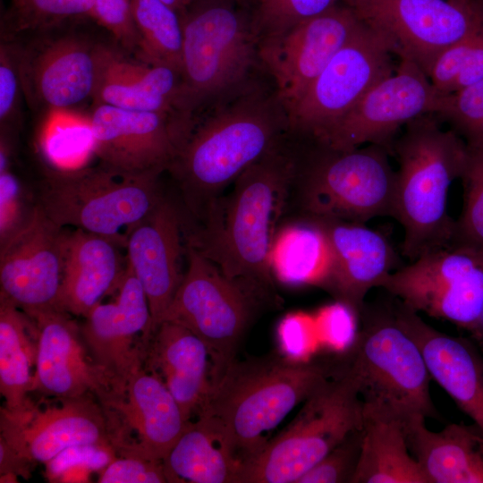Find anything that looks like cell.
I'll return each mask as SVG.
<instances>
[{
  "instance_id": "26",
  "label": "cell",
  "mask_w": 483,
  "mask_h": 483,
  "mask_svg": "<svg viewBox=\"0 0 483 483\" xmlns=\"http://www.w3.org/2000/svg\"><path fill=\"white\" fill-rule=\"evenodd\" d=\"M182 74L163 64L132 59L114 47L98 44V78L93 103L174 115L182 114Z\"/></svg>"
},
{
  "instance_id": "4",
  "label": "cell",
  "mask_w": 483,
  "mask_h": 483,
  "mask_svg": "<svg viewBox=\"0 0 483 483\" xmlns=\"http://www.w3.org/2000/svg\"><path fill=\"white\" fill-rule=\"evenodd\" d=\"M337 371L320 362L276 357L234 360L211 383L199 415L214 417L242 464L269 441L268 434Z\"/></svg>"
},
{
  "instance_id": "16",
  "label": "cell",
  "mask_w": 483,
  "mask_h": 483,
  "mask_svg": "<svg viewBox=\"0 0 483 483\" xmlns=\"http://www.w3.org/2000/svg\"><path fill=\"white\" fill-rule=\"evenodd\" d=\"M99 165L124 176L168 170L191 125L172 114L95 104L89 115Z\"/></svg>"
},
{
  "instance_id": "31",
  "label": "cell",
  "mask_w": 483,
  "mask_h": 483,
  "mask_svg": "<svg viewBox=\"0 0 483 483\" xmlns=\"http://www.w3.org/2000/svg\"><path fill=\"white\" fill-rule=\"evenodd\" d=\"M168 482L237 483L242 462L212 416L191 420L164 459Z\"/></svg>"
},
{
  "instance_id": "9",
  "label": "cell",
  "mask_w": 483,
  "mask_h": 483,
  "mask_svg": "<svg viewBox=\"0 0 483 483\" xmlns=\"http://www.w3.org/2000/svg\"><path fill=\"white\" fill-rule=\"evenodd\" d=\"M160 174L124 176L101 165L52 169L37 205L61 227L72 226L126 242V233L163 199Z\"/></svg>"
},
{
  "instance_id": "37",
  "label": "cell",
  "mask_w": 483,
  "mask_h": 483,
  "mask_svg": "<svg viewBox=\"0 0 483 483\" xmlns=\"http://www.w3.org/2000/svg\"><path fill=\"white\" fill-rule=\"evenodd\" d=\"M428 79L442 96L483 79V26L447 47L435 61Z\"/></svg>"
},
{
  "instance_id": "23",
  "label": "cell",
  "mask_w": 483,
  "mask_h": 483,
  "mask_svg": "<svg viewBox=\"0 0 483 483\" xmlns=\"http://www.w3.org/2000/svg\"><path fill=\"white\" fill-rule=\"evenodd\" d=\"M181 227L176 207L163 198L148 216L126 233L127 265L147 295L152 333L183 276L180 269Z\"/></svg>"
},
{
  "instance_id": "24",
  "label": "cell",
  "mask_w": 483,
  "mask_h": 483,
  "mask_svg": "<svg viewBox=\"0 0 483 483\" xmlns=\"http://www.w3.org/2000/svg\"><path fill=\"white\" fill-rule=\"evenodd\" d=\"M315 219L325 229L333 254L332 273L325 290L360 315L369 292L379 288L399 268L398 255L383 233L364 223Z\"/></svg>"
},
{
  "instance_id": "15",
  "label": "cell",
  "mask_w": 483,
  "mask_h": 483,
  "mask_svg": "<svg viewBox=\"0 0 483 483\" xmlns=\"http://www.w3.org/2000/svg\"><path fill=\"white\" fill-rule=\"evenodd\" d=\"M444 97L416 64L401 58L392 74L374 85L346 114L309 140L339 150L375 144L386 148L391 155L400 129L421 115L439 114Z\"/></svg>"
},
{
  "instance_id": "36",
  "label": "cell",
  "mask_w": 483,
  "mask_h": 483,
  "mask_svg": "<svg viewBox=\"0 0 483 483\" xmlns=\"http://www.w3.org/2000/svg\"><path fill=\"white\" fill-rule=\"evenodd\" d=\"M93 0H4L2 40L27 32H47L72 19L91 16Z\"/></svg>"
},
{
  "instance_id": "48",
  "label": "cell",
  "mask_w": 483,
  "mask_h": 483,
  "mask_svg": "<svg viewBox=\"0 0 483 483\" xmlns=\"http://www.w3.org/2000/svg\"><path fill=\"white\" fill-rule=\"evenodd\" d=\"M171 8L175 10L179 15L190 5L193 0H162Z\"/></svg>"
},
{
  "instance_id": "34",
  "label": "cell",
  "mask_w": 483,
  "mask_h": 483,
  "mask_svg": "<svg viewBox=\"0 0 483 483\" xmlns=\"http://www.w3.org/2000/svg\"><path fill=\"white\" fill-rule=\"evenodd\" d=\"M139 35L138 59L182 74L183 32L179 13L162 0H131Z\"/></svg>"
},
{
  "instance_id": "17",
  "label": "cell",
  "mask_w": 483,
  "mask_h": 483,
  "mask_svg": "<svg viewBox=\"0 0 483 483\" xmlns=\"http://www.w3.org/2000/svg\"><path fill=\"white\" fill-rule=\"evenodd\" d=\"M40 398L30 397L18 411L0 410V436L21 455L36 464L47 463L76 445L112 448L95 394Z\"/></svg>"
},
{
  "instance_id": "20",
  "label": "cell",
  "mask_w": 483,
  "mask_h": 483,
  "mask_svg": "<svg viewBox=\"0 0 483 483\" xmlns=\"http://www.w3.org/2000/svg\"><path fill=\"white\" fill-rule=\"evenodd\" d=\"M15 46L22 92L49 113L72 112L92 98L98 78V44L74 35Z\"/></svg>"
},
{
  "instance_id": "8",
  "label": "cell",
  "mask_w": 483,
  "mask_h": 483,
  "mask_svg": "<svg viewBox=\"0 0 483 483\" xmlns=\"http://www.w3.org/2000/svg\"><path fill=\"white\" fill-rule=\"evenodd\" d=\"M359 317L361 326L346 366L359 381L363 402L403 418L438 419L425 359L399 322L393 302L383 306L365 303Z\"/></svg>"
},
{
  "instance_id": "6",
  "label": "cell",
  "mask_w": 483,
  "mask_h": 483,
  "mask_svg": "<svg viewBox=\"0 0 483 483\" xmlns=\"http://www.w3.org/2000/svg\"><path fill=\"white\" fill-rule=\"evenodd\" d=\"M310 140L294 185L303 216L366 224L395 216L396 171L390 153L369 144L339 150Z\"/></svg>"
},
{
  "instance_id": "49",
  "label": "cell",
  "mask_w": 483,
  "mask_h": 483,
  "mask_svg": "<svg viewBox=\"0 0 483 483\" xmlns=\"http://www.w3.org/2000/svg\"><path fill=\"white\" fill-rule=\"evenodd\" d=\"M479 1L483 5V0H479Z\"/></svg>"
},
{
  "instance_id": "11",
  "label": "cell",
  "mask_w": 483,
  "mask_h": 483,
  "mask_svg": "<svg viewBox=\"0 0 483 483\" xmlns=\"http://www.w3.org/2000/svg\"><path fill=\"white\" fill-rule=\"evenodd\" d=\"M379 288L412 311L474 335L483 317V249L452 242L394 270Z\"/></svg>"
},
{
  "instance_id": "7",
  "label": "cell",
  "mask_w": 483,
  "mask_h": 483,
  "mask_svg": "<svg viewBox=\"0 0 483 483\" xmlns=\"http://www.w3.org/2000/svg\"><path fill=\"white\" fill-rule=\"evenodd\" d=\"M360 385L346 365L305 401L282 432L242 464L237 483H296L362 427Z\"/></svg>"
},
{
  "instance_id": "45",
  "label": "cell",
  "mask_w": 483,
  "mask_h": 483,
  "mask_svg": "<svg viewBox=\"0 0 483 483\" xmlns=\"http://www.w3.org/2000/svg\"><path fill=\"white\" fill-rule=\"evenodd\" d=\"M22 92L15 46L2 40L0 47V122L4 126L17 111Z\"/></svg>"
},
{
  "instance_id": "43",
  "label": "cell",
  "mask_w": 483,
  "mask_h": 483,
  "mask_svg": "<svg viewBox=\"0 0 483 483\" xmlns=\"http://www.w3.org/2000/svg\"><path fill=\"white\" fill-rule=\"evenodd\" d=\"M100 483L168 482L164 461L116 456L100 473Z\"/></svg>"
},
{
  "instance_id": "3",
  "label": "cell",
  "mask_w": 483,
  "mask_h": 483,
  "mask_svg": "<svg viewBox=\"0 0 483 483\" xmlns=\"http://www.w3.org/2000/svg\"><path fill=\"white\" fill-rule=\"evenodd\" d=\"M468 154L464 140L444 130L434 114L403 126L391 149L398 163L395 216L403 229L402 253L413 261L423 253L452 242L454 220L447 200L460 179Z\"/></svg>"
},
{
  "instance_id": "25",
  "label": "cell",
  "mask_w": 483,
  "mask_h": 483,
  "mask_svg": "<svg viewBox=\"0 0 483 483\" xmlns=\"http://www.w3.org/2000/svg\"><path fill=\"white\" fill-rule=\"evenodd\" d=\"M396 317L414 339L428 372L483 431V354L469 339L438 331L394 299Z\"/></svg>"
},
{
  "instance_id": "38",
  "label": "cell",
  "mask_w": 483,
  "mask_h": 483,
  "mask_svg": "<svg viewBox=\"0 0 483 483\" xmlns=\"http://www.w3.org/2000/svg\"><path fill=\"white\" fill-rule=\"evenodd\" d=\"M461 175L463 206L454 220L453 242L483 249V145L469 146Z\"/></svg>"
},
{
  "instance_id": "28",
  "label": "cell",
  "mask_w": 483,
  "mask_h": 483,
  "mask_svg": "<svg viewBox=\"0 0 483 483\" xmlns=\"http://www.w3.org/2000/svg\"><path fill=\"white\" fill-rule=\"evenodd\" d=\"M143 366L163 380L187 420L199 414L211 385L210 354L200 338L181 325L162 321L148 341Z\"/></svg>"
},
{
  "instance_id": "30",
  "label": "cell",
  "mask_w": 483,
  "mask_h": 483,
  "mask_svg": "<svg viewBox=\"0 0 483 483\" xmlns=\"http://www.w3.org/2000/svg\"><path fill=\"white\" fill-rule=\"evenodd\" d=\"M362 442L352 483H429L407 443L403 417L363 402Z\"/></svg>"
},
{
  "instance_id": "29",
  "label": "cell",
  "mask_w": 483,
  "mask_h": 483,
  "mask_svg": "<svg viewBox=\"0 0 483 483\" xmlns=\"http://www.w3.org/2000/svg\"><path fill=\"white\" fill-rule=\"evenodd\" d=\"M407 443L429 483H483V431L476 425L451 423L438 432L426 418H403Z\"/></svg>"
},
{
  "instance_id": "33",
  "label": "cell",
  "mask_w": 483,
  "mask_h": 483,
  "mask_svg": "<svg viewBox=\"0 0 483 483\" xmlns=\"http://www.w3.org/2000/svg\"><path fill=\"white\" fill-rule=\"evenodd\" d=\"M38 331L36 322L9 301L0 298V393L9 411L21 409L37 360Z\"/></svg>"
},
{
  "instance_id": "42",
  "label": "cell",
  "mask_w": 483,
  "mask_h": 483,
  "mask_svg": "<svg viewBox=\"0 0 483 483\" xmlns=\"http://www.w3.org/2000/svg\"><path fill=\"white\" fill-rule=\"evenodd\" d=\"M90 19L106 29L129 53L139 47L131 0H93Z\"/></svg>"
},
{
  "instance_id": "12",
  "label": "cell",
  "mask_w": 483,
  "mask_h": 483,
  "mask_svg": "<svg viewBox=\"0 0 483 483\" xmlns=\"http://www.w3.org/2000/svg\"><path fill=\"white\" fill-rule=\"evenodd\" d=\"M95 396L116 456L164 461L191 421L163 380L143 364L112 374Z\"/></svg>"
},
{
  "instance_id": "5",
  "label": "cell",
  "mask_w": 483,
  "mask_h": 483,
  "mask_svg": "<svg viewBox=\"0 0 483 483\" xmlns=\"http://www.w3.org/2000/svg\"><path fill=\"white\" fill-rule=\"evenodd\" d=\"M182 32L183 116L222 104L248 89L259 58L255 8L242 0H193L180 14Z\"/></svg>"
},
{
  "instance_id": "22",
  "label": "cell",
  "mask_w": 483,
  "mask_h": 483,
  "mask_svg": "<svg viewBox=\"0 0 483 483\" xmlns=\"http://www.w3.org/2000/svg\"><path fill=\"white\" fill-rule=\"evenodd\" d=\"M114 300L100 301L84 317L82 337L95 361L112 374L143 364L152 318L142 285L128 267Z\"/></svg>"
},
{
  "instance_id": "19",
  "label": "cell",
  "mask_w": 483,
  "mask_h": 483,
  "mask_svg": "<svg viewBox=\"0 0 483 483\" xmlns=\"http://www.w3.org/2000/svg\"><path fill=\"white\" fill-rule=\"evenodd\" d=\"M66 233L33 207L24 224L1 243L0 298L29 316L59 309Z\"/></svg>"
},
{
  "instance_id": "27",
  "label": "cell",
  "mask_w": 483,
  "mask_h": 483,
  "mask_svg": "<svg viewBox=\"0 0 483 483\" xmlns=\"http://www.w3.org/2000/svg\"><path fill=\"white\" fill-rule=\"evenodd\" d=\"M119 239L74 228L66 233L59 309L84 317L117 289L127 267Z\"/></svg>"
},
{
  "instance_id": "21",
  "label": "cell",
  "mask_w": 483,
  "mask_h": 483,
  "mask_svg": "<svg viewBox=\"0 0 483 483\" xmlns=\"http://www.w3.org/2000/svg\"><path fill=\"white\" fill-rule=\"evenodd\" d=\"M38 331L37 360L30 394L72 398L97 394L112 373L93 359L79 325L60 309L30 316Z\"/></svg>"
},
{
  "instance_id": "47",
  "label": "cell",
  "mask_w": 483,
  "mask_h": 483,
  "mask_svg": "<svg viewBox=\"0 0 483 483\" xmlns=\"http://www.w3.org/2000/svg\"><path fill=\"white\" fill-rule=\"evenodd\" d=\"M32 462L0 436V482H17L19 476L30 478Z\"/></svg>"
},
{
  "instance_id": "14",
  "label": "cell",
  "mask_w": 483,
  "mask_h": 483,
  "mask_svg": "<svg viewBox=\"0 0 483 483\" xmlns=\"http://www.w3.org/2000/svg\"><path fill=\"white\" fill-rule=\"evenodd\" d=\"M394 55L386 38L360 21L288 112L290 130L316 138L394 72Z\"/></svg>"
},
{
  "instance_id": "46",
  "label": "cell",
  "mask_w": 483,
  "mask_h": 483,
  "mask_svg": "<svg viewBox=\"0 0 483 483\" xmlns=\"http://www.w3.org/2000/svg\"><path fill=\"white\" fill-rule=\"evenodd\" d=\"M21 185L17 177L10 169L0 172L1 243L11 237L27 219L21 217Z\"/></svg>"
},
{
  "instance_id": "41",
  "label": "cell",
  "mask_w": 483,
  "mask_h": 483,
  "mask_svg": "<svg viewBox=\"0 0 483 483\" xmlns=\"http://www.w3.org/2000/svg\"><path fill=\"white\" fill-rule=\"evenodd\" d=\"M362 431L349 434L296 483H352L361 451Z\"/></svg>"
},
{
  "instance_id": "1",
  "label": "cell",
  "mask_w": 483,
  "mask_h": 483,
  "mask_svg": "<svg viewBox=\"0 0 483 483\" xmlns=\"http://www.w3.org/2000/svg\"><path fill=\"white\" fill-rule=\"evenodd\" d=\"M298 161L284 141L268 151L237 177L227 197L208 204L189 243L228 277L270 286L269 253Z\"/></svg>"
},
{
  "instance_id": "2",
  "label": "cell",
  "mask_w": 483,
  "mask_h": 483,
  "mask_svg": "<svg viewBox=\"0 0 483 483\" xmlns=\"http://www.w3.org/2000/svg\"><path fill=\"white\" fill-rule=\"evenodd\" d=\"M287 111L275 90L246 89L192 127L168 170L202 215L219 192L284 141Z\"/></svg>"
},
{
  "instance_id": "35",
  "label": "cell",
  "mask_w": 483,
  "mask_h": 483,
  "mask_svg": "<svg viewBox=\"0 0 483 483\" xmlns=\"http://www.w3.org/2000/svg\"><path fill=\"white\" fill-rule=\"evenodd\" d=\"M40 135L41 151L55 170H73L86 165L94 155L89 118L73 112L50 113Z\"/></svg>"
},
{
  "instance_id": "32",
  "label": "cell",
  "mask_w": 483,
  "mask_h": 483,
  "mask_svg": "<svg viewBox=\"0 0 483 483\" xmlns=\"http://www.w3.org/2000/svg\"><path fill=\"white\" fill-rule=\"evenodd\" d=\"M268 264L272 276L281 283L326 289L332 273L333 254L321 224L303 216L278 228Z\"/></svg>"
},
{
  "instance_id": "40",
  "label": "cell",
  "mask_w": 483,
  "mask_h": 483,
  "mask_svg": "<svg viewBox=\"0 0 483 483\" xmlns=\"http://www.w3.org/2000/svg\"><path fill=\"white\" fill-rule=\"evenodd\" d=\"M338 0H256V24L261 38L280 33L315 17Z\"/></svg>"
},
{
  "instance_id": "44",
  "label": "cell",
  "mask_w": 483,
  "mask_h": 483,
  "mask_svg": "<svg viewBox=\"0 0 483 483\" xmlns=\"http://www.w3.org/2000/svg\"><path fill=\"white\" fill-rule=\"evenodd\" d=\"M116 458L115 452L108 446L76 445L70 447L46 463L49 479L56 480L72 467L85 466L92 470L105 469Z\"/></svg>"
},
{
  "instance_id": "39",
  "label": "cell",
  "mask_w": 483,
  "mask_h": 483,
  "mask_svg": "<svg viewBox=\"0 0 483 483\" xmlns=\"http://www.w3.org/2000/svg\"><path fill=\"white\" fill-rule=\"evenodd\" d=\"M439 120L447 123L467 145L483 144V79L445 96Z\"/></svg>"
},
{
  "instance_id": "18",
  "label": "cell",
  "mask_w": 483,
  "mask_h": 483,
  "mask_svg": "<svg viewBox=\"0 0 483 483\" xmlns=\"http://www.w3.org/2000/svg\"><path fill=\"white\" fill-rule=\"evenodd\" d=\"M360 21L346 4L260 38L259 58L275 83L287 114L349 39Z\"/></svg>"
},
{
  "instance_id": "13",
  "label": "cell",
  "mask_w": 483,
  "mask_h": 483,
  "mask_svg": "<svg viewBox=\"0 0 483 483\" xmlns=\"http://www.w3.org/2000/svg\"><path fill=\"white\" fill-rule=\"evenodd\" d=\"M360 21L382 34L394 55L428 77L436 58L483 26L479 0H341Z\"/></svg>"
},
{
  "instance_id": "10",
  "label": "cell",
  "mask_w": 483,
  "mask_h": 483,
  "mask_svg": "<svg viewBox=\"0 0 483 483\" xmlns=\"http://www.w3.org/2000/svg\"><path fill=\"white\" fill-rule=\"evenodd\" d=\"M186 256V271L161 322L181 325L203 341L213 383L236 360L251 320L253 300L243 286L250 282L228 277L189 242Z\"/></svg>"
}]
</instances>
